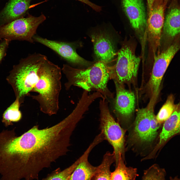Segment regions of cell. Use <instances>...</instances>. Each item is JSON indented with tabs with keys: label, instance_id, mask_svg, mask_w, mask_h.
I'll return each instance as SVG.
<instances>
[{
	"label": "cell",
	"instance_id": "8992f818",
	"mask_svg": "<svg viewBox=\"0 0 180 180\" xmlns=\"http://www.w3.org/2000/svg\"><path fill=\"white\" fill-rule=\"evenodd\" d=\"M130 44H124L119 51L116 62L112 67L110 78L124 86L136 77L140 62Z\"/></svg>",
	"mask_w": 180,
	"mask_h": 180
},
{
	"label": "cell",
	"instance_id": "d6986e66",
	"mask_svg": "<svg viewBox=\"0 0 180 180\" xmlns=\"http://www.w3.org/2000/svg\"><path fill=\"white\" fill-rule=\"evenodd\" d=\"M115 162L113 153L106 152L104 156L101 163L98 166L97 170L91 180H111L110 167Z\"/></svg>",
	"mask_w": 180,
	"mask_h": 180
},
{
	"label": "cell",
	"instance_id": "83f0119b",
	"mask_svg": "<svg viewBox=\"0 0 180 180\" xmlns=\"http://www.w3.org/2000/svg\"><path fill=\"white\" fill-rule=\"evenodd\" d=\"M170 180H180V179L178 176H176L174 178L170 176Z\"/></svg>",
	"mask_w": 180,
	"mask_h": 180
},
{
	"label": "cell",
	"instance_id": "9c48e42d",
	"mask_svg": "<svg viewBox=\"0 0 180 180\" xmlns=\"http://www.w3.org/2000/svg\"><path fill=\"white\" fill-rule=\"evenodd\" d=\"M114 81L116 92L114 112L118 122L122 124L127 122L134 110L135 98L132 92L126 90L124 86Z\"/></svg>",
	"mask_w": 180,
	"mask_h": 180
},
{
	"label": "cell",
	"instance_id": "7c38bea8",
	"mask_svg": "<svg viewBox=\"0 0 180 180\" xmlns=\"http://www.w3.org/2000/svg\"><path fill=\"white\" fill-rule=\"evenodd\" d=\"M132 132L130 135L132 142L143 144L150 142V123L147 106L138 110Z\"/></svg>",
	"mask_w": 180,
	"mask_h": 180
},
{
	"label": "cell",
	"instance_id": "7402d4cb",
	"mask_svg": "<svg viewBox=\"0 0 180 180\" xmlns=\"http://www.w3.org/2000/svg\"><path fill=\"white\" fill-rule=\"evenodd\" d=\"M166 175L164 168L155 164L144 170L142 180H167Z\"/></svg>",
	"mask_w": 180,
	"mask_h": 180
},
{
	"label": "cell",
	"instance_id": "ac0fdd59",
	"mask_svg": "<svg viewBox=\"0 0 180 180\" xmlns=\"http://www.w3.org/2000/svg\"><path fill=\"white\" fill-rule=\"evenodd\" d=\"M124 160L119 158L116 164L114 171L111 172V180H135L138 176L136 168L127 167L124 163Z\"/></svg>",
	"mask_w": 180,
	"mask_h": 180
},
{
	"label": "cell",
	"instance_id": "9a60e30c",
	"mask_svg": "<svg viewBox=\"0 0 180 180\" xmlns=\"http://www.w3.org/2000/svg\"><path fill=\"white\" fill-rule=\"evenodd\" d=\"M32 0H9L0 12V26L25 17Z\"/></svg>",
	"mask_w": 180,
	"mask_h": 180
},
{
	"label": "cell",
	"instance_id": "277c9868",
	"mask_svg": "<svg viewBox=\"0 0 180 180\" xmlns=\"http://www.w3.org/2000/svg\"><path fill=\"white\" fill-rule=\"evenodd\" d=\"M106 99L104 96L99 102L100 132L112 147L116 164L120 157L124 159L125 130L111 114Z\"/></svg>",
	"mask_w": 180,
	"mask_h": 180
},
{
	"label": "cell",
	"instance_id": "e0dca14e",
	"mask_svg": "<svg viewBox=\"0 0 180 180\" xmlns=\"http://www.w3.org/2000/svg\"><path fill=\"white\" fill-rule=\"evenodd\" d=\"M163 26L165 33L174 38L180 32V7L177 0H173L169 6Z\"/></svg>",
	"mask_w": 180,
	"mask_h": 180
},
{
	"label": "cell",
	"instance_id": "52a82bcc",
	"mask_svg": "<svg viewBox=\"0 0 180 180\" xmlns=\"http://www.w3.org/2000/svg\"><path fill=\"white\" fill-rule=\"evenodd\" d=\"M180 48L179 42L178 40H176L166 50L155 57L150 76L147 84V90L150 96V100L153 102H156L163 76Z\"/></svg>",
	"mask_w": 180,
	"mask_h": 180
},
{
	"label": "cell",
	"instance_id": "4316f807",
	"mask_svg": "<svg viewBox=\"0 0 180 180\" xmlns=\"http://www.w3.org/2000/svg\"><path fill=\"white\" fill-rule=\"evenodd\" d=\"M156 0H147V13L150 10L154 2Z\"/></svg>",
	"mask_w": 180,
	"mask_h": 180
},
{
	"label": "cell",
	"instance_id": "44dd1931",
	"mask_svg": "<svg viewBox=\"0 0 180 180\" xmlns=\"http://www.w3.org/2000/svg\"><path fill=\"white\" fill-rule=\"evenodd\" d=\"M179 107L178 104H174V96L172 95L169 96L156 116L158 122L161 124L164 122Z\"/></svg>",
	"mask_w": 180,
	"mask_h": 180
},
{
	"label": "cell",
	"instance_id": "cb8c5ba5",
	"mask_svg": "<svg viewBox=\"0 0 180 180\" xmlns=\"http://www.w3.org/2000/svg\"><path fill=\"white\" fill-rule=\"evenodd\" d=\"M154 106L148 104L147 107L149 111V116L150 123V141H152L156 136L158 130L160 126V124L157 122L156 116L154 111Z\"/></svg>",
	"mask_w": 180,
	"mask_h": 180
},
{
	"label": "cell",
	"instance_id": "484cf974",
	"mask_svg": "<svg viewBox=\"0 0 180 180\" xmlns=\"http://www.w3.org/2000/svg\"><path fill=\"white\" fill-rule=\"evenodd\" d=\"M82 2L91 7L94 10L97 12L102 10L101 6L96 5L90 1L89 0H76Z\"/></svg>",
	"mask_w": 180,
	"mask_h": 180
},
{
	"label": "cell",
	"instance_id": "2e32d148",
	"mask_svg": "<svg viewBox=\"0 0 180 180\" xmlns=\"http://www.w3.org/2000/svg\"><path fill=\"white\" fill-rule=\"evenodd\" d=\"M94 53L100 60L106 63L110 61L115 54L112 40L107 35L102 32L94 34L91 36Z\"/></svg>",
	"mask_w": 180,
	"mask_h": 180
},
{
	"label": "cell",
	"instance_id": "5b68a950",
	"mask_svg": "<svg viewBox=\"0 0 180 180\" xmlns=\"http://www.w3.org/2000/svg\"><path fill=\"white\" fill-rule=\"evenodd\" d=\"M46 19L43 14L35 17L28 14L25 17L0 26V39L25 40L34 42L33 37L40 24Z\"/></svg>",
	"mask_w": 180,
	"mask_h": 180
},
{
	"label": "cell",
	"instance_id": "6da1fadb",
	"mask_svg": "<svg viewBox=\"0 0 180 180\" xmlns=\"http://www.w3.org/2000/svg\"><path fill=\"white\" fill-rule=\"evenodd\" d=\"M62 70L47 58L38 72V79L31 92L39 104L40 111L49 116L56 114L59 109V97L62 89Z\"/></svg>",
	"mask_w": 180,
	"mask_h": 180
},
{
	"label": "cell",
	"instance_id": "5bb4252c",
	"mask_svg": "<svg viewBox=\"0 0 180 180\" xmlns=\"http://www.w3.org/2000/svg\"><path fill=\"white\" fill-rule=\"evenodd\" d=\"M101 142L100 139L96 137L84 154L79 158L78 164L68 180H91L96 172L98 166L91 165L88 160L90 153L96 146Z\"/></svg>",
	"mask_w": 180,
	"mask_h": 180
},
{
	"label": "cell",
	"instance_id": "7a4b0ae2",
	"mask_svg": "<svg viewBox=\"0 0 180 180\" xmlns=\"http://www.w3.org/2000/svg\"><path fill=\"white\" fill-rule=\"evenodd\" d=\"M61 70L67 79L64 84L66 90L76 86L88 92L95 90L106 98H113V93L107 86L110 78L112 67L106 63L99 61L84 69L76 68L64 64Z\"/></svg>",
	"mask_w": 180,
	"mask_h": 180
},
{
	"label": "cell",
	"instance_id": "30bf717a",
	"mask_svg": "<svg viewBox=\"0 0 180 180\" xmlns=\"http://www.w3.org/2000/svg\"><path fill=\"white\" fill-rule=\"evenodd\" d=\"M33 39L51 49L70 63L82 66L92 65V62L78 55L72 43L50 40L36 36H34Z\"/></svg>",
	"mask_w": 180,
	"mask_h": 180
},
{
	"label": "cell",
	"instance_id": "ba28073f",
	"mask_svg": "<svg viewBox=\"0 0 180 180\" xmlns=\"http://www.w3.org/2000/svg\"><path fill=\"white\" fill-rule=\"evenodd\" d=\"M168 0H156L148 13L147 24L149 40L154 51L160 46L164 20V11Z\"/></svg>",
	"mask_w": 180,
	"mask_h": 180
},
{
	"label": "cell",
	"instance_id": "8fae6325",
	"mask_svg": "<svg viewBox=\"0 0 180 180\" xmlns=\"http://www.w3.org/2000/svg\"><path fill=\"white\" fill-rule=\"evenodd\" d=\"M122 9L132 26L136 31L143 32L147 24L142 0H122Z\"/></svg>",
	"mask_w": 180,
	"mask_h": 180
},
{
	"label": "cell",
	"instance_id": "4fadbf2b",
	"mask_svg": "<svg viewBox=\"0 0 180 180\" xmlns=\"http://www.w3.org/2000/svg\"><path fill=\"white\" fill-rule=\"evenodd\" d=\"M180 108H177L164 122L158 142L152 152L142 161L154 158L158 152L171 138L180 132Z\"/></svg>",
	"mask_w": 180,
	"mask_h": 180
},
{
	"label": "cell",
	"instance_id": "d4e9b609",
	"mask_svg": "<svg viewBox=\"0 0 180 180\" xmlns=\"http://www.w3.org/2000/svg\"><path fill=\"white\" fill-rule=\"evenodd\" d=\"M4 39L0 43V63L6 55V50L10 41L6 39Z\"/></svg>",
	"mask_w": 180,
	"mask_h": 180
},
{
	"label": "cell",
	"instance_id": "3957f363",
	"mask_svg": "<svg viewBox=\"0 0 180 180\" xmlns=\"http://www.w3.org/2000/svg\"><path fill=\"white\" fill-rule=\"evenodd\" d=\"M39 54H33L22 59L14 66L6 80L12 86L20 104L31 92L38 79V72L42 63L47 58Z\"/></svg>",
	"mask_w": 180,
	"mask_h": 180
},
{
	"label": "cell",
	"instance_id": "603a6c76",
	"mask_svg": "<svg viewBox=\"0 0 180 180\" xmlns=\"http://www.w3.org/2000/svg\"><path fill=\"white\" fill-rule=\"evenodd\" d=\"M79 160V158L71 166L62 171L58 168L42 180H68Z\"/></svg>",
	"mask_w": 180,
	"mask_h": 180
},
{
	"label": "cell",
	"instance_id": "ffe728a7",
	"mask_svg": "<svg viewBox=\"0 0 180 180\" xmlns=\"http://www.w3.org/2000/svg\"><path fill=\"white\" fill-rule=\"evenodd\" d=\"M20 104L18 98H16L14 101L4 112L2 122L6 127L12 125L13 122H18L21 120L22 114L19 110Z\"/></svg>",
	"mask_w": 180,
	"mask_h": 180
}]
</instances>
